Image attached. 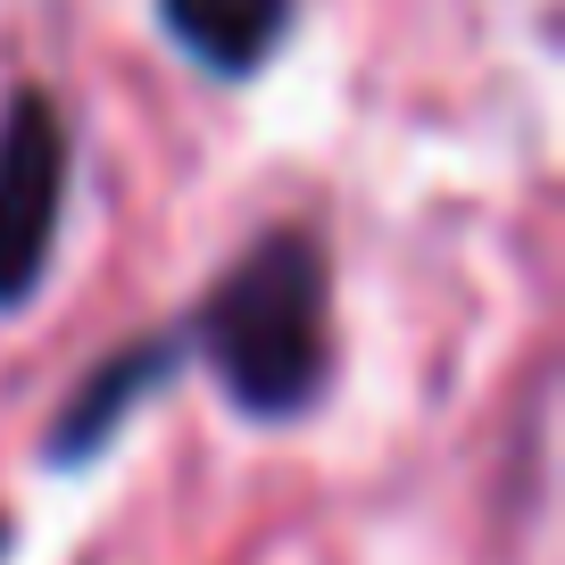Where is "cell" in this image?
Wrapping results in <instances>:
<instances>
[{
    "label": "cell",
    "instance_id": "3",
    "mask_svg": "<svg viewBox=\"0 0 565 565\" xmlns=\"http://www.w3.org/2000/svg\"><path fill=\"white\" fill-rule=\"evenodd\" d=\"M167 34L209 75H249L291 25V0H159Z\"/></svg>",
    "mask_w": 565,
    "mask_h": 565
},
{
    "label": "cell",
    "instance_id": "2",
    "mask_svg": "<svg viewBox=\"0 0 565 565\" xmlns=\"http://www.w3.org/2000/svg\"><path fill=\"white\" fill-rule=\"evenodd\" d=\"M67 209V125L42 92H18L0 117V308L34 300Z\"/></svg>",
    "mask_w": 565,
    "mask_h": 565
},
{
    "label": "cell",
    "instance_id": "4",
    "mask_svg": "<svg viewBox=\"0 0 565 565\" xmlns=\"http://www.w3.org/2000/svg\"><path fill=\"white\" fill-rule=\"evenodd\" d=\"M167 374H175V341H141V350L108 358V366L67 399V416H58V433H51V466H84L92 449H100L108 433L125 424V407H134L150 383H167Z\"/></svg>",
    "mask_w": 565,
    "mask_h": 565
},
{
    "label": "cell",
    "instance_id": "5",
    "mask_svg": "<svg viewBox=\"0 0 565 565\" xmlns=\"http://www.w3.org/2000/svg\"><path fill=\"white\" fill-rule=\"evenodd\" d=\"M0 541H9V524H0Z\"/></svg>",
    "mask_w": 565,
    "mask_h": 565
},
{
    "label": "cell",
    "instance_id": "1",
    "mask_svg": "<svg viewBox=\"0 0 565 565\" xmlns=\"http://www.w3.org/2000/svg\"><path fill=\"white\" fill-rule=\"evenodd\" d=\"M200 358L216 366L233 407L249 416H300L333 374V282L317 233L275 225L225 266L200 308Z\"/></svg>",
    "mask_w": 565,
    "mask_h": 565
}]
</instances>
